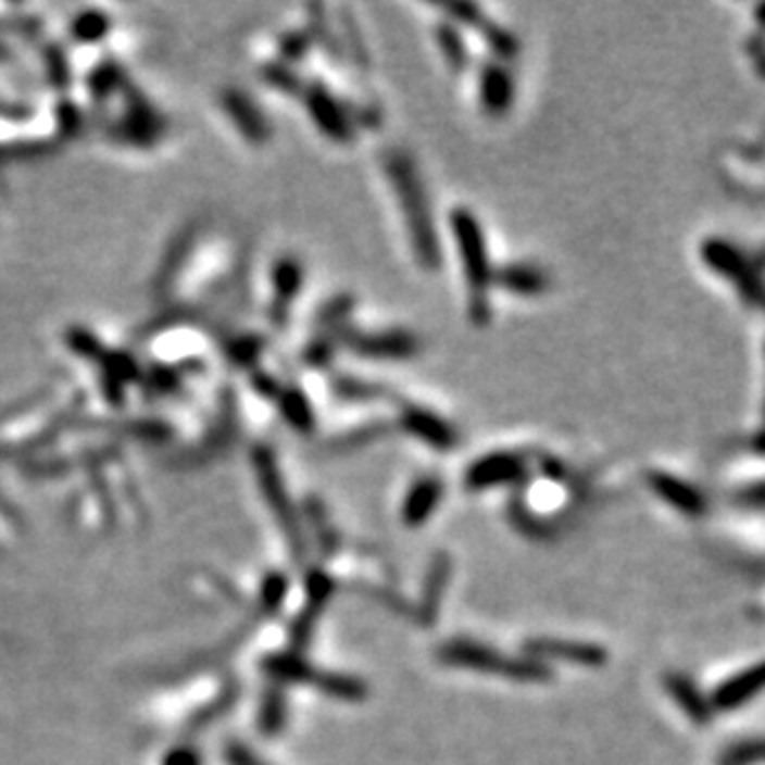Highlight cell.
Here are the masks:
<instances>
[{"label": "cell", "mask_w": 765, "mask_h": 765, "mask_svg": "<svg viewBox=\"0 0 765 765\" xmlns=\"http://www.w3.org/2000/svg\"><path fill=\"white\" fill-rule=\"evenodd\" d=\"M344 342L352 352H358L367 360H412L419 352V340L406 330H350L344 335Z\"/></svg>", "instance_id": "9"}, {"label": "cell", "mask_w": 765, "mask_h": 765, "mask_svg": "<svg viewBox=\"0 0 765 765\" xmlns=\"http://www.w3.org/2000/svg\"><path fill=\"white\" fill-rule=\"evenodd\" d=\"M280 414L286 416V422L292 426V429L300 434H313L315 431V409L313 402H310L308 394L298 387L283 389L280 391Z\"/></svg>", "instance_id": "19"}, {"label": "cell", "mask_w": 765, "mask_h": 765, "mask_svg": "<svg viewBox=\"0 0 765 765\" xmlns=\"http://www.w3.org/2000/svg\"><path fill=\"white\" fill-rule=\"evenodd\" d=\"M449 224L468 292V319L474 327H488V323H491L493 265L491 258H488L486 234L480 228L476 213L464 206L451 211Z\"/></svg>", "instance_id": "2"}, {"label": "cell", "mask_w": 765, "mask_h": 765, "mask_svg": "<svg viewBox=\"0 0 765 765\" xmlns=\"http://www.w3.org/2000/svg\"><path fill=\"white\" fill-rule=\"evenodd\" d=\"M397 422H399V429L406 431L412 439L422 441L424 447H429L434 451H451L456 449L461 441L456 426L436 412H431V409L419 404H404L399 409Z\"/></svg>", "instance_id": "8"}, {"label": "cell", "mask_w": 765, "mask_h": 765, "mask_svg": "<svg viewBox=\"0 0 765 765\" xmlns=\"http://www.w3.org/2000/svg\"><path fill=\"white\" fill-rule=\"evenodd\" d=\"M439 660L449 666H459V669L484 672V674H498L505 679L536 684L548 681L550 672L540 662L530 660V656H503L498 649L486 647L474 639H451V642L439 647Z\"/></svg>", "instance_id": "3"}, {"label": "cell", "mask_w": 765, "mask_h": 765, "mask_svg": "<svg viewBox=\"0 0 765 765\" xmlns=\"http://www.w3.org/2000/svg\"><path fill=\"white\" fill-rule=\"evenodd\" d=\"M330 594H333V577L330 575L315 570L313 575L308 577V604H305V610H302V615L296 625V635L300 639H308L310 631H313L319 612L325 610Z\"/></svg>", "instance_id": "17"}, {"label": "cell", "mask_w": 765, "mask_h": 765, "mask_svg": "<svg viewBox=\"0 0 765 765\" xmlns=\"http://www.w3.org/2000/svg\"><path fill=\"white\" fill-rule=\"evenodd\" d=\"M493 286L513 292L521 298H538L548 292V273L532 263H511L501 271H493Z\"/></svg>", "instance_id": "14"}, {"label": "cell", "mask_w": 765, "mask_h": 765, "mask_svg": "<svg viewBox=\"0 0 765 765\" xmlns=\"http://www.w3.org/2000/svg\"><path fill=\"white\" fill-rule=\"evenodd\" d=\"M515 83L511 70L501 62H488L478 73V102L480 110L491 117H503L513 110Z\"/></svg>", "instance_id": "11"}, {"label": "cell", "mask_w": 765, "mask_h": 765, "mask_svg": "<svg viewBox=\"0 0 765 765\" xmlns=\"http://www.w3.org/2000/svg\"><path fill=\"white\" fill-rule=\"evenodd\" d=\"M443 484L436 476H424L414 480L402 501V523L409 528H419L431 518L436 509L441 505Z\"/></svg>", "instance_id": "13"}, {"label": "cell", "mask_w": 765, "mask_h": 765, "mask_svg": "<svg viewBox=\"0 0 765 765\" xmlns=\"http://www.w3.org/2000/svg\"><path fill=\"white\" fill-rule=\"evenodd\" d=\"M335 394L344 402H369L377 397V389L354 377H340L335 381Z\"/></svg>", "instance_id": "24"}, {"label": "cell", "mask_w": 765, "mask_h": 765, "mask_svg": "<svg viewBox=\"0 0 765 765\" xmlns=\"http://www.w3.org/2000/svg\"><path fill=\"white\" fill-rule=\"evenodd\" d=\"M530 660H555L580 666H602L607 662V652L590 642H565V639H530L526 644Z\"/></svg>", "instance_id": "12"}, {"label": "cell", "mask_w": 765, "mask_h": 765, "mask_svg": "<svg viewBox=\"0 0 765 765\" xmlns=\"http://www.w3.org/2000/svg\"><path fill=\"white\" fill-rule=\"evenodd\" d=\"M699 258L711 273H716L718 278L731 283L745 305L761 308V300H763L761 275L753 268L749 255H745L741 248L731 243L728 238L711 236L701 240Z\"/></svg>", "instance_id": "4"}, {"label": "cell", "mask_w": 765, "mask_h": 765, "mask_svg": "<svg viewBox=\"0 0 765 765\" xmlns=\"http://www.w3.org/2000/svg\"><path fill=\"white\" fill-rule=\"evenodd\" d=\"M228 106H234L236 112H240V129L246 131V137H251V141H263L265 137H268V129H265V122L261 117V112L255 110L253 104H248L246 102V97H228Z\"/></svg>", "instance_id": "23"}, {"label": "cell", "mask_w": 765, "mask_h": 765, "mask_svg": "<svg viewBox=\"0 0 765 765\" xmlns=\"http://www.w3.org/2000/svg\"><path fill=\"white\" fill-rule=\"evenodd\" d=\"M647 484L664 503H669L674 511L689 515V518H701L708 511L706 496L689 480L674 476L669 471H649Z\"/></svg>", "instance_id": "10"}, {"label": "cell", "mask_w": 765, "mask_h": 765, "mask_svg": "<svg viewBox=\"0 0 765 765\" xmlns=\"http://www.w3.org/2000/svg\"><path fill=\"white\" fill-rule=\"evenodd\" d=\"M761 687H763V669L755 664L753 669L736 674L724 684H718V689L714 691V697H711L708 704L711 708H718V711H733L738 706L749 704L755 693L761 691Z\"/></svg>", "instance_id": "15"}, {"label": "cell", "mask_w": 765, "mask_h": 765, "mask_svg": "<svg viewBox=\"0 0 765 765\" xmlns=\"http://www.w3.org/2000/svg\"><path fill=\"white\" fill-rule=\"evenodd\" d=\"M302 100H305V110L319 135L335 141V145H352L354 120L325 85L310 83L302 90Z\"/></svg>", "instance_id": "6"}, {"label": "cell", "mask_w": 765, "mask_h": 765, "mask_svg": "<svg viewBox=\"0 0 765 765\" xmlns=\"http://www.w3.org/2000/svg\"><path fill=\"white\" fill-rule=\"evenodd\" d=\"M528 476V459L515 451L484 453L466 468L464 484L468 491H488V488L518 484Z\"/></svg>", "instance_id": "7"}, {"label": "cell", "mask_w": 765, "mask_h": 765, "mask_svg": "<svg viewBox=\"0 0 765 765\" xmlns=\"http://www.w3.org/2000/svg\"><path fill=\"white\" fill-rule=\"evenodd\" d=\"M286 592H288V580H286V577H283L280 573H273L271 580L265 582L263 602L268 604L271 610H275V607H278V604L283 602V598H286Z\"/></svg>", "instance_id": "28"}, {"label": "cell", "mask_w": 765, "mask_h": 765, "mask_svg": "<svg viewBox=\"0 0 765 765\" xmlns=\"http://www.w3.org/2000/svg\"><path fill=\"white\" fill-rule=\"evenodd\" d=\"M379 434H385V426H379V424H369V426H362V429L344 431V434L337 436V441L333 443V449H337V451L358 449V447H364V443L375 441Z\"/></svg>", "instance_id": "25"}, {"label": "cell", "mask_w": 765, "mask_h": 765, "mask_svg": "<svg viewBox=\"0 0 765 765\" xmlns=\"http://www.w3.org/2000/svg\"><path fill=\"white\" fill-rule=\"evenodd\" d=\"M385 172L391 189H394L397 206L402 211L409 243H412L416 263H419L424 271H431V273L439 271L441 240H439V230H436V224H434L431 203H429V196H426L419 168H416L414 159L409 156L406 151L394 149L385 154Z\"/></svg>", "instance_id": "1"}, {"label": "cell", "mask_w": 765, "mask_h": 765, "mask_svg": "<svg viewBox=\"0 0 765 765\" xmlns=\"http://www.w3.org/2000/svg\"><path fill=\"white\" fill-rule=\"evenodd\" d=\"M255 471H258V480H261V491L265 496V501H268L283 532H286L288 542L296 548V553L300 557L302 548H305V540H302V526H300L296 505H292L288 496V488L278 468V461H275V453L271 449L255 451Z\"/></svg>", "instance_id": "5"}, {"label": "cell", "mask_w": 765, "mask_h": 765, "mask_svg": "<svg viewBox=\"0 0 765 765\" xmlns=\"http://www.w3.org/2000/svg\"><path fill=\"white\" fill-rule=\"evenodd\" d=\"M761 743L758 741H749V743H738L733 745L731 751H726L724 758H720V765H753L761 761Z\"/></svg>", "instance_id": "26"}, {"label": "cell", "mask_w": 765, "mask_h": 765, "mask_svg": "<svg viewBox=\"0 0 765 765\" xmlns=\"http://www.w3.org/2000/svg\"><path fill=\"white\" fill-rule=\"evenodd\" d=\"M666 689H669L672 699L679 704V708L687 714L693 724L697 726H706L711 724V718H714V708H711L708 699L697 689V684H693L689 676L684 674H669L664 679Z\"/></svg>", "instance_id": "16"}, {"label": "cell", "mask_w": 765, "mask_h": 765, "mask_svg": "<svg viewBox=\"0 0 765 765\" xmlns=\"http://www.w3.org/2000/svg\"><path fill=\"white\" fill-rule=\"evenodd\" d=\"M350 310H352L350 298H335L333 302H327V305L319 310V323L327 327H337L347 315H350Z\"/></svg>", "instance_id": "27"}, {"label": "cell", "mask_w": 765, "mask_h": 765, "mask_svg": "<svg viewBox=\"0 0 765 765\" xmlns=\"http://www.w3.org/2000/svg\"><path fill=\"white\" fill-rule=\"evenodd\" d=\"M308 48H310V40H308V35H302V33H288L286 38H283V55H286L288 60L302 58L308 52Z\"/></svg>", "instance_id": "29"}, {"label": "cell", "mask_w": 765, "mask_h": 765, "mask_svg": "<svg viewBox=\"0 0 765 765\" xmlns=\"http://www.w3.org/2000/svg\"><path fill=\"white\" fill-rule=\"evenodd\" d=\"M449 575H451V560L447 555H439L434 560V565L429 570V580H426V590H424L422 610H419L422 619L429 622V625L436 619V612H439L441 592L449 582Z\"/></svg>", "instance_id": "20"}, {"label": "cell", "mask_w": 765, "mask_h": 765, "mask_svg": "<svg viewBox=\"0 0 765 765\" xmlns=\"http://www.w3.org/2000/svg\"><path fill=\"white\" fill-rule=\"evenodd\" d=\"M234 761H236L238 765H261V763H258V761L253 758V755H248L246 751H238V755H234Z\"/></svg>", "instance_id": "30"}, {"label": "cell", "mask_w": 765, "mask_h": 765, "mask_svg": "<svg viewBox=\"0 0 765 765\" xmlns=\"http://www.w3.org/2000/svg\"><path fill=\"white\" fill-rule=\"evenodd\" d=\"M436 46H439L443 60H447V65L453 73H464L468 65V48L466 40L461 38L459 25H453L451 21L441 23L439 28H436Z\"/></svg>", "instance_id": "21"}, {"label": "cell", "mask_w": 765, "mask_h": 765, "mask_svg": "<svg viewBox=\"0 0 765 765\" xmlns=\"http://www.w3.org/2000/svg\"><path fill=\"white\" fill-rule=\"evenodd\" d=\"M478 30L484 33L486 46L491 48L493 55L498 58V62H509L515 55H518V40H515V35L505 28H498V25L484 21L478 25Z\"/></svg>", "instance_id": "22"}, {"label": "cell", "mask_w": 765, "mask_h": 765, "mask_svg": "<svg viewBox=\"0 0 765 765\" xmlns=\"http://www.w3.org/2000/svg\"><path fill=\"white\" fill-rule=\"evenodd\" d=\"M302 280H305V271H302V263L298 258L286 255L275 263L273 268V290L275 298L280 302L283 313H288V308L296 302L298 292L302 288Z\"/></svg>", "instance_id": "18"}]
</instances>
